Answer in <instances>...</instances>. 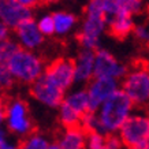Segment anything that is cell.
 I'll use <instances>...</instances> for the list:
<instances>
[{
  "label": "cell",
  "instance_id": "f1b7e54d",
  "mask_svg": "<svg viewBox=\"0 0 149 149\" xmlns=\"http://www.w3.org/2000/svg\"><path fill=\"white\" fill-rule=\"evenodd\" d=\"M14 36V32L10 29V27H7L6 25H3V23H0V42H3V41H7L10 40V38H13Z\"/></svg>",
  "mask_w": 149,
  "mask_h": 149
},
{
  "label": "cell",
  "instance_id": "d4e9b609",
  "mask_svg": "<svg viewBox=\"0 0 149 149\" xmlns=\"http://www.w3.org/2000/svg\"><path fill=\"white\" fill-rule=\"evenodd\" d=\"M15 84H17V81L13 77V74L8 71V68L0 64V88L3 91H10L14 88Z\"/></svg>",
  "mask_w": 149,
  "mask_h": 149
},
{
  "label": "cell",
  "instance_id": "8992f818",
  "mask_svg": "<svg viewBox=\"0 0 149 149\" xmlns=\"http://www.w3.org/2000/svg\"><path fill=\"white\" fill-rule=\"evenodd\" d=\"M119 137L123 144L130 149L149 141V113L134 111L126 123L119 130Z\"/></svg>",
  "mask_w": 149,
  "mask_h": 149
},
{
  "label": "cell",
  "instance_id": "5b68a950",
  "mask_svg": "<svg viewBox=\"0 0 149 149\" xmlns=\"http://www.w3.org/2000/svg\"><path fill=\"white\" fill-rule=\"evenodd\" d=\"M120 89L136 107H145L149 103V66L136 64L129 68L126 77L120 81Z\"/></svg>",
  "mask_w": 149,
  "mask_h": 149
},
{
  "label": "cell",
  "instance_id": "7c38bea8",
  "mask_svg": "<svg viewBox=\"0 0 149 149\" xmlns=\"http://www.w3.org/2000/svg\"><path fill=\"white\" fill-rule=\"evenodd\" d=\"M13 37L22 49L32 51V52H37L44 45L45 41V37L42 36V33L37 26L36 19H30L18 26L14 30Z\"/></svg>",
  "mask_w": 149,
  "mask_h": 149
},
{
  "label": "cell",
  "instance_id": "52a82bcc",
  "mask_svg": "<svg viewBox=\"0 0 149 149\" xmlns=\"http://www.w3.org/2000/svg\"><path fill=\"white\" fill-rule=\"evenodd\" d=\"M29 92H30V96L37 103L51 109H58L62 105L64 96L67 93L62 88H59L55 82L51 81L45 74H42L29 88Z\"/></svg>",
  "mask_w": 149,
  "mask_h": 149
},
{
  "label": "cell",
  "instance_id": "7a4b0ae2",
  "mask_svg": "<svg viewBox=\"0 0 149 149\" xmlns=\"http://www.w3.org/2000/svg\"><path fill=\"white\" fill-rule=\"evenodd\" d=\"M134 104L130 97L122 91L118 89L112 96L103 103L97 109V116L100 122V131L105 136L118 134L126 120L134 112Z\"/></svg>",
  "mask_w": 149,
  "mask_h": 149
},
{
  "label": "cell",
  "instance_id": "484cf974",
  "mask_svg": "<svg viewBox=\"0 0 149 149\" xmlns=\"http://www.w3.org/2000/svg\"><path fill=\"white\" fill-rule=\"evenodd\" d=\"M133 36L141 44H149V26L146 23H137Z\"/></svg>",
  "mask_w": 149,
  "mask_h": 149
},
{
  "label": "cell",
  "instance_id": "277c9868",
  "mask_svg": "<svg viewBox=\"0 0 149 149\" xmlns=\"http://www.w3.org/2000/svg\"><path fill=\"white\" fill-rule=\"evenodd\" d=\"M1 118L10 134L21 137L22 140L34 131L29 104L21 97H11L3 104Z\"/></svg>",
  "mask_w": 149,
  "mask_h": 149
},
{
  "label": "cell",
  "instance_id": "5bb4252c",
  "mask_svg": "<svg viewBox=\"0 0 149 149\" xmlns=\"http://www.w3.org/2000/svg\"><path fill=\"white\" fill-rule=\"evenodd\" d=\"M107 19L115 17H137L144 13V0H103Z\"/></svg>",
  "mask_w": 149,
  "mask_h": 149
},
{
  "label": "cell",
  "instance_id": "e0dca14e",
  "mask_svg": "<svg viewBox=\"0 0 149 149\" xmlns=\"http://www.w3.org/2000/svg\"><path fill=\"white\" fill-rule=\"evenodd\" d=\"M63 103L67 104L68 107H71L74 111H77L82 116L91 112L88 91H86V88H82V86H75V88L70 89L64 96Z\"/></svg>",
  "mask_w": 149,
  "mask_h": 149
},
{
  "label": "cell",
  "instance_id": "9c48e42d",
  "mask_svg": "<svg viewBox=\"0 0 149 149\" xmlns=\"http://www.w3.org/2000/svg\"><path fill=\"white\" fill-rule=\"evenodd\" d=\"M44 74L64 92H68L75 85V71L72 59L56 58L49 64H47Z\"/></svg>",
  "mask_w": 149,
  "mask_h": 149
},
{
  "label": "cell",
  "instance_id": "d6a6232c",
  "mask_svg": "<svg viewBox=\"0 0 149 149\" xmlns=\"http://www.w3.org/2000/svg\"><path fill=\"white\" fill-rule=\"evenodd\" d=\"M49 149H60V146H59L56 142H52V144H51V146H49Z\"/></svg>",
  "mask_w": 149,
  "mask_h": 149
},
{
  "label": "cell",
  "instance_id": "6da1fadb",
  "mask_svg": "<svg viewBox=\"0 0 149 149\" xmlns=\"http://www.w3.org/2000/svg\"><path fill=\"white\" fill-rule=\"evenodd\" d=\"M108 30V19L105 15L103 0H88L84 10L79 27L77 30V41L82 49H100L101 38Z\"/></svg>",
  "mask_w": 149,
  "mask_h": 149
},
{
  "label": "cell",
  "instance_id": "cb8c5ba5",
  "mask_svg": "<svg viewBox=\"0 0 149 149\" xmlns=\"http://www.w3.org/2000/svg\"><path fill=\"white\" fill-rule=\"evenodd\" d=\"M81 127L86 133H95V131H100V122L99 116L96 112H88L84 115L81 122ZM101 133V131H100Z\"/></svg>",
  "mask_w": 149,
  "mask_h": 149
},
{
  "label": "cell",
  "instance_id": "f546056e",
  "mask_svg": "<svg viewBox=\"0 0 149 149\" xmlns=\"http://www.w3.org/2000/svg\"><path fill=\"white\" fill-rule=\"evenodd\" d=\"M15 1H18L19 4L25 6V7H29V8H32V10H34L41 3V0H15Z\"/></svg>",
  "mask_w": 149,
  "mask_h": 149
},
{
  "label": "cell",
  "instance_id": "ffe728a7",
  "mask_svg": "<svg viewBox=\"0 0 149 149\" xmlns=\"http://www.w3.org/2000/svg\"><path fill=\"white\" fill-rule=\"evenodd\" d=\"M51 142L48 140V137L44 136L42 133L38 131H33L30 136L25 137L21 144H19V149H49Z\"/></svg>",
  "mask_w": 149,
  "mask_h": 149
},
{
  "label": "cell",
  "instance_id": "8fae6325",
  "mask_svg": "<svg viewBox=\"0 0 149 149\" xmlns=\"http://www.w3.org/2000/svg\"><path fill=\"white\" fill-rule=\"evenodd\" d=\"M118 89H120V82L107 78H93L88 85L86 91L89 96L91 112H97V109L103 105V103L112 96Z\"/></svg>",
  "mask_w": 149,
  "mask_h": 149
},
{
  "label": "cell",
  "instance_id": "3957f363",
  "mask_svg": "<svg viewBox=\"0 0 149 149\" xmlns=\"http://www.w3.org/2000/svg\"><path fill=\"white\" fill-rule=\"evenodd\" d=\"M8 71L13 74L17 84L27 85L29 88L45 72L47 64L41 55L32 51L19 48L4 64Z\"/></svg>",
  "mask_w": 149,
  "mask_h": 149
},
{
  "label": "cell",
  "instance_id": "ac0fdd59",
  "mask_svg": "<svg viewBox=\"0 0 149 149\" xmlns=\"http://www.w3.org/2000/svg\"><path fill=\"white\" fill-rule=\"evenodd\" d=\"M136 25L133 17H115L108 19V33L118 40H123L133 34Z\"/></svg>",
  "mask_w": 149,
  "mask_h": 149
},
{
  "label": "cell",
  "instance_id": "7402d4cb",
  "mask_svg": "<svg viewBox=\"0 0 149 149\" xmlns=\"http://www.w3.org/2000/svg\"><path fill=\"white\" fill-rule=\"evenodd\" d=\"M19 48H21V47L18 45L17 41L14 40V37L7 41L0 42V64H4Z\"/></svg>",
  "mask_w": 149,
  "mask_h": 149
},
{
  "label": "cell",
  "instance_id": "30bf717a",
  "mask_svg": "<svg viewBox=\"0 0 149 149\" xmlns=\"http://www.w3.org/2000/svg\"><path fill=\"white\" fill-rule=\"evenodd\" d=\"M34 18L32 8L19 4L15 0H0V21L13 32L22 23Z\"/></svg>",
  "mask_w": 149,
  "mask_h": 149
},
{
  "label": "cell",
  "instance_id": "603a6c76",
  "mask_svg": "<svg viewBox=\"0 0 149 149\" xmlns=\"http://www.w3.org/2000/svg\"><path fill=\"white\" fill-rule=\"evenodd\" d=\"M107 148V136L95 131V133H88L86 138V149H105Z\"/></svg>",
  "mask_w": 149,
  "mask_h": 149
},
{
  "label": "cell",
  "instance_id": "4316f807",
  "mask_svg": "<svg viewBox=\"0 0 149 149\" xmlns=\"http://www.w3.org/2000/svg\"><path fill=\"white\" fill-rule=\"evenodd\" d=\"M0 149H19V145L10 140L6 131L1 130L0 131Z\"/></svg>",
  "mask_w": 149,
  "mask_h": 149
},
{
  "label": "cell",
  "instance_id": "1f68e13d",
  "mask_svg": "<svg viewBox=\"0 0 149 149\" xmlns=\"http://www.w3.org/2000/svg\"><path fill=\"white\" fill-rule=\"evenodd\" d=\"M59 1H60V0H41L42 4H56Z\"/></svg>",
  "mask_w": 149,
  "mask_h": 149
},
{
  "label": "cell",
  "instance_id": "4fadbf2b",
  "mask_svg": "<svg viewBox=\"0 0 149 149\" xmlns=\"http://www.w3.org/2000/svg\"><path fill=\"white\" fill-rule=\"evenodd\" d=\"M75 71V85H88L95 78L96 51L79 49L72 59Z\"/></svg>",
  "mask_w": 149,
  "mask_h": 149
},
{
  "label": "cell",
  "instance_id": "4dcf8cb0",
  "mask_svg": "<svg viewBox=\"0 0 149 149\" xmlns=\"http://www.w3.org/2000/svg\"><path fill=\"white\" fill-rule=\"evenodd\" d=\"M130 149H149V141L148 142H144V144L141 145H137V146H133V148Z\"/></svg>",
  "mask_w": 149,
  "mask_h": 149
},
{
  "label": "cell",
  "instance_id": "44dd1931",
  "mask_svg": "<svg viewBox=\"0 0 149 149\" xmlns=\"http://www.w3.org/2000/svg\"><path fill=\"white\" fill-rule=\"evenodd\" d=\"M37 26L40 29L44 37H52L55 36V22L52 13H41L38 14L36 18Z\"/></svg>",
  "mask_w": 149,
  "mask_h": 149
},
{
  "label": "cell",
  "instance_id": "9a60e30c",
  "mask_svg": "<svg viewBox=\"0 0 149 149\" xmlns=\"http://www.w3.org/2000/svg\"><path fill=\"white\" fill-rule=\"evenodd\" d=\"M55 22V36L56 37H68L70 34L78 30L79 21L78 17L67 10H58L52 13Z\"/></svg>",
  "mask_w": 149,
  "mask_h": 149
},
{
  "label": "cell",
  "instance_id": "2e32d148",
  "mask_svg": "<svg viewBox=\"0 0 149 149\" xmlns=\"http://www.w3.org/2000/svg\"><path fill=\"white\" fill-rule=\"evenodd\" d=\"M86 133L81 126L63 129L58 136L56 144L60 149H86Z\"/></svg>",
  "mask_w": 149,
  "mask_h": 149
},
{
  "label": "cell",
  "instance_id": "d6986e66",
  "mask_svg": "<svg viewBox=\"0 0 149 149\" xmlns=\"http://www.w3.org/2000/svg\"><path fill=\"white\" fill-rule=\"evenodd\" d=\"M82 118H84L82 115H79L77 111H74L71 107H68L64 103H62V105L58 108V119L63 129L81 126Z\"/></svg>",
  "mask_w": 149,
  "mask_h": 149
},
{
  "label": "cell",
  "instance_id": "ba28073f",
  "mask_svg": "<svg viewBox=\"0 0 149 149\" xmlns=\"http://www.w3.org/2000/svg\"><path fill=\"white\" fill-rule=\"evenodd\" d=\"M127 71H129V67L122 60H119L111 51L105 48H100L96 51V78H107V79H115L120 82L126 77Z\"/></svg>",
  "mask_w": 149,
  "mask_h": 149
},
{
  "label": "cell",
  "instance_id": "83f0119b",
  "mask_svg": "<svg viewBox=\"0 0 149 149\" xmlns=\"http://www.w3.org/2000/svg\"><path fill=\"white\" fill-rule=\"evenodd\" d=\"M123 141L120 140L119 134H111L107 136V148L105 149H122Z\"/></svg>",
  "mask_w": 149,
  "mask_h": 149
}]
</instances>
